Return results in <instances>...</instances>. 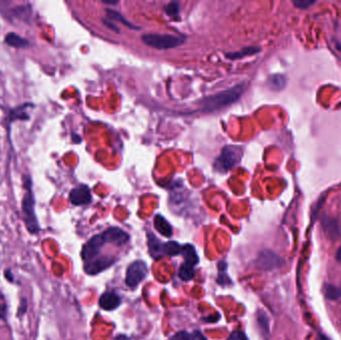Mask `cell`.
<instances>
[{"instance_id": "6da1fadb", "label": "cell", "mask_w": 341, "mask_h": 340, "mask_svg": "<svg viewBox=\"0 0 341 340\" xmlns=\"http://www.w3.org/2000/svg\"><path fill=\"white\" fill-rule=\"evenodd\" d=\"M23 188L25 190L24 196L22 198V214L25 227L27 231L35 235L39 232V224L35 213V197L33 193L32 178L29 175H24L22 177Z\"/></svg>"}, {"instance_id": "7a4b0ae2", "label": "cell", "mask_w": 341, "mask_h": 340, "mask_svg": "<svg viewBox=\"0 0 341 340\" xmlns=\"http://www.w3.org/2000/svg\"><path fill=\"white\" fill-rule=\"evenodd\" d=\"M245 90H246V84L240 83L229 90H225L218 94L209 96L203 99L202 108L205 111H215V110L227 107L237 102L241 98Z\"/></svg>"}, {"instance_id": "3957f363", "label": "cell", "mask_w": 341, "mask_h": 340, "mask_svg": "<svg viewBox=\"0 0 341 340\" xmlns=\"http://www.w3.org/2000/svg\"><path fill=\"white\" fill-rule=\"evenodd\" d=\"M243 151L240 146H226L215 162V169L220 173H227L232 170L240 163Z\"/></svg>"}, {"instance_id": "277c9868", "label": "cell", "mask_w": 341, "mask_h": 340, "mask_svg": "<svg viewBox=\"0 0 341 340\" xmlns=\"http://www.w3.org/2000/svg\"><path fill=\"white\" fill-rule=\"evenodd\" d=\"M142 41L153 48L159 50L172 49L182 45L185 40L179 36L172 34H144L142 36Z\"/></svg>"}, {"instance_id": "5b68a950", "label": "cell", "mask_w": 341, "mask_h": 340, "mask_svg": "<svg viewBox=\"0 0 341 340\" xmlns=\"http://www.w3.org/2000/svg\"><path fill=\"white\" fill-rule=\"evenodd\" d=\"M148 274V267L144 261L137 260L131 263L126 272V284L131 287L135 288L142 282Z\"/></svg>"}, {"instance_id": "8992f818", "label": "cell", "mask_w": 341, "mask_h": 340, "mask_svg": "<svg viewBox=\"0 0 341 340\" xmlns=\"http://www.w3.org/2000/svg\"><path fill=\"white\" fill-rule=\"evenodd\" d=\"M115 260L116 259L112 256H101L99 258H93L86 262L84 270L88 274L95 275L111 266L115 262Z\"/></svg>"}, {"instance_id": "52a82bcc", "label": "cell", "mask_w": 341, "mask_h": 340, "mask_svg": "<svg viewBox=\"0 0 341 340\" xmlns=\"http://www.w3.org/2000/svg\"><path fill=\"white\" fill-rule=\"evenodd\" d=\"M69 201L74 206H85L92 202V194L88 186L79 185L71 190Z\"/></svg>"}, {"instance_id": "ba28073f", "label": "cell", "mask_w": 341, "mask_h": 340, "mask_svg": "<svg viewBox=\"0 0 341 340\" xmlns=\"http://www.w3.org/2000/svg\"><path fill=\"white\" fill-rule=\"evenodd\" d=\"M105 241L102 237V234L94 236L91 240L88 241V243L82 249V258L89 261L93 258H95L97 255H99L102 247L105 245Z\"/></svg>"}, {"instance_id": "9c48e42d", "label": "cell", "mask_w": 341, "mask_h": 340, "mask_svg": "<svg viewBox=\"0 0 341 340\" xmlns=\"http://www.w3.org/2000/svg\"><path fill=\"white\" fill-rule=\"evenodd\" d=\"M102 237L105 243H110L116 246H122L129 241V235L119 228H110L104 233H102Z\"/></svg>"}, {"instance_id": "30bf717a", "label": "cell", "mask_w": 341, "mask_h": 340, "mask_svg": "<svg viewBox=\"0 0 341 340\" xmlns=\"http://www.w3.org/2000/svg\"><path fill=\"white\" fill-rule=\"evenodd\" d=\"M33 107L32 103H24L18 107H15L13 109H10L7 114L6 122H7V127L8 129L10 128L11 122L20 120V121H28L30 119L29 114L26 112L27 108Z\"/></svg>"}, {"instance_id": "8fae6325", "label": "cell", "mask_w": 341, "mask_h": 340, "mask_svg": "<svg viewBox=\"0 0 341 340\" xmlns=\"http://www.w3.org/2000/svg\"><path fill=\"white\" fill-rule=\"evenodd\" d=\"M283 263L282 258L270 252H263L257 260V265L262 269H271L280 266Z\"/></svg>"}, {"instance_id": "7c38bea8", "label": "cell", "mask_w": 341, "mask_h": 340, "mask_svg": "<svg viewBox=\"0 0 341 340\" xmlns=\"http://www.w3.org/2000/svg\"><path fill=\"white\" fill-rule=\"evenodd\" d=\"M121 304V299L115 292H105L99 299V305L104 310H114Z\"/></svg>"}, {"instance_id": "4fadbf2b", "label": "cell", "mask_w": 341, "mask_h": 340, "mask_svg": "<svg viewBox=\"0 0 341 340\" xmlns=\"http://www.w3.org/2000/svg\"><path fill=\"white\" fill-rule=\"evenodd\" d=\"M322 228L328 239L332 241H336L337 239H339L340 229L334 220L329 219L328 217H324L322 220Z\"/></svg>"}, {"instance_id": "5bb4252c", "label": "cell", "mask_w": 341, "mask_h": 340, "mask_svg": "<svg viewBox=\"0 0 341 340\" xmlns=\"http://www.w3.org/2000/svg\"><path fill=\"white\" fill-rule=\"evenodd\" d=\"M4 43L15 48H26L30 45L29 41L26 38L18 35L15 32H10L6 34L4 37Z\"/></svg>"}, {"instance_id": "9a60e30c", "label": "cell", "mask_w": 341, "mask_h": 340, "mask_svg": "<svg viewBox=\"0 0 341 340\" xmlns=\"http://www.w3.org/2000/svg\"><path fill=\"white\" fill-rule=\"evenodd\" d=\"M154 226H155L156 230L161 235H163L164 237L170 238V236L173 235V229H172L170 224L167 222V220L164 217H162L160 215H157L155 217Z\"/></svg>"}, {"instance_id": "2e32d148", "label": "cell", "mask_w": 341, "mask_h": 340, "mask_svg": "<svg viewBox=\"0 0 341 340\" xmlns=\"http://www.w3.org/2000/svg\"><path fill=\"white\" fill-rule=\"evenodd\" d=\"M148 246L152 256L159 258L163 255V244L151 233H149L148 236Z\"/></svg>"}, {"instance_id": "e0dca14e", "label": "cell", "mask_w": 341, "mask_h": 340, "mask_svg": "<svg viewBox=\"0 0 341 340\" xmlns=\"http://www.w3.org/2000/svg\"><path fill=\"white\" fill-rule=\"evenodd\" d=\"M181 254L183 255V257L185 259V262L194 266L199 262V256L196 253L195 248L192 245H185L182 247V252Z\"/></svg>"}, {"instance_id": "ac0fdd59", "label": "cell", "mask_w": 341, "mask_h": 340, "mask_svg": "<svg viewBox=\"0 0 341 340\" xmlns=\"http://www.w3.org/2000/svg\"><path fill=\"white\" fill-rule=\"evenodd\" d=\"M267 86L272 91H281L286 86V78L280 74H274L268 77Z\"/></svg>"}, {"instance_id": "d6986e66", "label": "cell", "mask_w": 341, "mask_h": 340, "mask_svg": "<svg viewBox=\"0 0 341 340\" xmlns=\"http://www.w3.org/2000/svg\"><path fill=\"white\" fill-rule=\"evenodd\" d=\"M259 48L258 47H246V48H243L242 50L238 51V52H232V53H227L226 54V57L229 58V59H239V58H242V57H245L247 55H253V54H256L257 52H259Z\"/></svg>"}, {"instance_id": "ffe728a7", "label": "cell", "mask_w": 341, "mask_h": 340, "mask_svg": "<svg viewBox=\"0 0 341 340\" xmlns=\"http://www.w3.org/2000/svg\"><path fill=\"white\" fill-rule=\"evenodd\" d=\"M179 276L181 277V279L185 280V281H189L191 279L194 278L195 276V270H194V266L184 262L179 270Z\"/></svg>"}, {"instance_id": "44dd1931", "label": "cell", "mask_w": 341, "mask_h": 340, "mask_svg": "<svg viewBox=\"0 0 341 340\" xmlns=\"http://www.w3.org/2000/svg\"><path fill=\"white\" fill-rule=\"evenodd\" d=\"M324 295L329 300H337L341 296V288L333 284L326 283L324 285Z\"/></svg>"}, {"instance_id": "7402d4cb", "label": "cell", "mask_w": 341, "mask_h": 340, "mask_svg": "<svg viewBox=\"0 0 341 340\" xmlns=\"http://www.w3.org/2000/svg\"><path fill=\"white\" fill-rule=\"evenodd\" d=\"M182 252V247L177 242L163 244V255H177Z\"/></svg>"}, {"instance_id": "603a6c76", "label": "cell", "mask_w": 341, "mask_h": 340, "mask_svg": "<svg viewBox=\"0 0 341 340\" xmlns=\"http://www.w3.org/2000/svg\"><path fill=\"white\" fill-rule=\"evenodd\" d=\"M106 12H107V14H108V16L111 18V19H113V20H117V21H120V22H122L124 25H126L127 27H129V28H132V29H140V27H137V26H135V25H133L132 23H130L129 21H127L119 12H117V11H115V10H112V9H107L106 10Z\"/></svg>"}, {"instance_id": "cb8c5ba5", "label": "cell", "mask_w": 341, "mask_h": 340, "mask_svg": "<svg viewBox=\"0 0 341 340\" xmlns=\"http://www.w3.org/2000/svg\"><path fill=\"white\" fill-rule=\"evenodd\" d=\"M165 11L170 17H175L180 12V6L177 2H170L165 7Z\"/></svg>"}, {"instance_id": "d4e9b609", "label": "cell", "mask_w": 341, "mask_h": 340, "mask_svg": "<svg viewBox=\"0 0 341 340\" xmlns=\"http://www.w3.org/2000/svg\"><path fill=\"white\" fill-rule=\"evenodd\" d=\"M315 2H316L315 0H294L293 5L297 8L306 9V8L310 7L311 5H313Z\"/></svg>"}, {"instance_id": "484cf974", "label": "cell", "mask_w": 341, "mask_h": 340, "mask_svg": "<svg viewBox=\"0 0 341 340\" xmlns=\"http://www.w3.org/2000/svg\"><path fill=\"white\" fill-rule=\"evenodd\" d=\"M228 340H248V337L246 336V334L243 331H233L231 333V335L229 336Z\"/></svg>"}, {"instance_id": "4316f807", "label": "cell", "mask_w": 341, "mask_h": 340, "mask_svg": "<svg viewBox=\"0 0 341 340\" xmlns=\"http://www.w3.org/2000/svg\"><path fill=\"white\" fill-rule=\"evenodd\" d=\"M170 340H191V335L187 331H180L176 333Z\"/></svg>"}, {"instance_id": "83f0119b", "label": "cell", "mask_w": 341, "mask_h": 340, "mask_svg": "<svg viewBox=\"0 0 341 340\" xmlns=\"http://www.w3.org/2000/svg\"><path fill=\"white\" fill-rule=\"evenodd\" d=\"M26 307H27L26 300H25V298H22V300H21V304H20V306H19V310H18V315H19V316H21V315H23V314L25 313V311H26Z\"/></svg>"}, {"instance_id": "f1b7e54d", "label": "cell", "mask_w": 341, "mask_h": 340, "mask_svg": "<svg viewBox=\"0 0 341 340\" xmlns=\"http://www.w3.org/2000/svg\"><path fill=\"white\" fill-rule=\"evenodd\" d=\"M191 340H207V338L205 337V335H203V333H201L200 331L196 330L191 335Z\"/></svg>"}, {"instance_id": "f546056e", "label": "cell", "mask_w": 341, "mask_h": 340, "mask_svg": "<svg viewBox=\"0 0 341 340\" xmlns=\"http://www.w3.org/2000/svg\"><path fill=\"white\" fill-rule=\"evenodd\" d=\"M6 310H7V308H6V304H4V303L0 304V318H1V319H3V320H5V316H6Z\"/></svg>"}, {"instance_id": "4dcf8cb0", "label": "cell", "mask_w": 341, "mask_h": 340, "mask_svg": "<svg viewBox=\"0 0 341 340\" xmlns=\"http://www.w3.org/2000/svg\"><path fill=\"white\" fill-rule=\"evenodd\" d=\"M104 23H105V25H106V26L110 27L111 29H113V30H116L117 32H119V31H120V30H119V28H117L115 25H111L112 23H110L109 21H106V20H104Z\"/></svg>"}, {"instance_id": "1f68e13d", "label": "cell", "mask_w": 341, "mask_h": 340, "mask_svg": "<svg viewBox=\"0 0 341 340\" xmlns=\"http://www.w3.org/2000/svg\"><path fill=\"white\" fill-rule=\"evenodd\" d=\"M335 258H336V260L338 261V262H340L341 263V246L339 247V249L337 250V252H336V255H335Z\"/></svg>"}, {"instance_id": "d6a6232c", "label": "cell", "mask_w": 341, "mask_h": 340, "mask_svg": "<svg viewBox=\"0 0 341 340\" xmlns=\"http://www.w3.org/2000/svg\"><path fill=\"white\" fill-rule=\"evenodd\" d=\"M11 275H12V274H11V271H10V270H9V269H8V270H6V271H5V276H6V278H8V279H9V280H10V281H12V279H13V278H12V276H11Z\"/></svg>"}, {"instance_id": "836d02e7", "label": "cell", "mask_w": 341, "mask_h": 340, "mask_svg": "<svg viewBox=\"0 0 341 340\" xmlns=\"http://www.w3.org/2000/svg\"><path fill=\"white\" fill-rule=\"evenodd\" d=\"M316 340H330L326 335H324V334H318L317 335V338H316Z\"/></svg>"}, {"instance_id": "e575fe53", "label": "cell", "mask_w": 341, "mask_h": 340, "mask_svg": "<svg viewBox=\"0 0 341 340\" xmlns=\"http://www.w3.org/2000/svg\"><path fill=\"white\" fill-rule=\"evenodd\" d=\"M115 340H130L126 335H119V336H117L116 338H115Z\"/></svg>"}, {"instance_id": "d590c367", "label": "cell", "mask_w": 341, "mask_h": 340, "mask_svg": "<svg viewBox=\"0 0 341 340\" xmlns=\"http://www.w3.org/2000/svg\"><path fill=\"white\" fill-rule=\"evenodd\" d=\"M103 3H106V4H113V5H115V4H117V3H118V1H103Z\"/></svg>"}]
</instances>
